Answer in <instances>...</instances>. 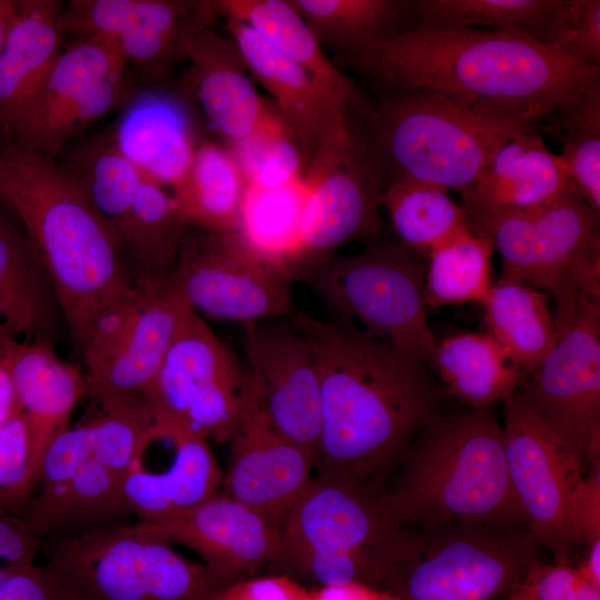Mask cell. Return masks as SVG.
<instances>
[{
  "mask_svg": "<svg viewBox=\"0 0 600 600\" xmlns=\"http://www.w3.org/2000/svg\"><path fill=\"white\" fill-rule=\"evenodd\" d=\"M99 406L98 418L66 429L41 458L36 491L19 513L39 540L57 542L130 514L123 483L152 437L153 417L141 399Z\"/></svg>",
  "mask_w": 600,
  "mask_h": 600,
  "instance_id": "cell-5",
  "label": "cell"
},
{
  "mask_svg": "<svg viewBox=\"0 0 600 600\" xmlns=\"http://www.w3.org/2000/svg\"><path fill=\"white\" fill-rule=\"evenodd\" d=\"M503 447L509 479L527 523L556 562L570 563L566 526L570 492L583 477L517 389L503 400Z\"/></svg>",
  "mask_w": 600,
  "mask_h": 600,
  "instance_id": "cell-18",
  "label": "cell"
},
{
  "mask_svg": "<svg viewBox=\"0 0 600 600\" xmlns=\"http://www.w3.org/2000/svg\"><path fill=\"white\" fill-rule=\"evenodd\" d=\"M450 394L473 409L492 407L519 386L523 372L490 333L446 337L431 360Z\"/></svg>",
  "mask_w": 600,
  "mask_h": 600,
  "instance_id": "cell-33",
  "label": "cell"
},
{
  "mask_svg": "<svg viewBox=\"0 0 600 600\" xmlns=\"http://www.w3.org/2000/svg\"><path fill=\"white\" fill-rule=\"evenodd\" d=\"M339 61L383 89L434 92L529 130L600 81V67L518 30L406 29Z\"/></svg>",
  "mask_w": 600,
  "mask_h": 600,
  "instance_id": "cell-1",
  "label": "cell"
},
{
  "mask_svg": "<svg viewBox=\"0 0 600 600\" xmlns=\"http://www.w3.org/2000/svg\"><path fill=\"white\" fill-rule=\"evenodd\" d=\"M111 132L143 178L170 192L186 176L199 143L182 102L156 91L134 94Z\"/></svg>",
  "mask_w": 600,
  "mask_h": 600,
  "instance_id": "cell-27",
  "label": "cell"
},
{
  "mask_svg": "<svg viewBox=\"0 0 600 600\" xmlns=\"http://www.w3.org/2000/svg\"><path fill=\"white\" fill-rule=\"evenodd\" d=\"M224 22L250 74L273 98L274 110L301 152L304 171L350 137L349 109L338 106L301 66L252 28L236 20Z\"/></svg>",
  "mask_w": 600,
  "mask_h": 600,
  "instance_id": "cell-20",
  "label": "cell"
},
{
  "mask_svg": "<svg viewBox=\"0 0 600 600\" xmlns=\"http://www.w3.org/2000/svg\"><path fill=\"white\" fill-rule=\"evenodd\" d=\"M62 1L22 0L0 56V132L46 79L63 50Z\"/></svg>",
  "mask_w": 600,
  "mask_h": 600,
  "instance_id": "cell-29",
  "label": "cell"
},
{
  "mask_svg": "<svg viewBox=\"0 0 600 600\" xmlns=\"http://www.w3.org/2000/svg\"><path fill=\"white\" fill-rule=\"evenodd\" d=\"M577 189L559 158L534 130L513 132L460 193L470 228L479 233L493 221L531 213Z\"/></svg>",
  "mask_w": 600,
  "mask_h": 600,
  "instance_id": "cell-23",
  "label": "cell"
},
{
  "mask_svg": "<svg viewBox=\"0 0 600 600\" xmlns=\"http://www.w3.org/2000/svg\"><path fill=\"white\" fill-rule=\"evenodd\" d=\"M416 432L400 478L377 494L393 522L419 531L456 523L528 526L492 407L436 410Z\"/></svg>",
  "mask_w": 600,
  "mask_h": 600,
  "instance_id": "cell-4",
  "label": "cell"
},
{
  "mask_svg": "<svg viewBox=\"0 0 600 600\" xmlns=\"http://www.w3.org/2000/svg\"><path fill=\"white\" fill-rule=\"evenodd\" d=\"M478 234L501 256L497 283L551 293L558 332L582 299L600 300L599 213L577 189L538 211L493 221Z\"/></svg>",
  "mask_w": 600,
  "mask_h": 600,
  "instance_id": "cell-10",
  "label": "cell"
},
{
  "mask_svg": "<svg viewBox=\"0 0 600 600\" xmlns=\"http://www.w3.org/2000/svg\"><path fill=\"white\" fill-rule=\"evenodd\" d=\"M191 306L168 281L136 293L96 323L80 361L97 403L143 397Z\"/></svg>",
  "mask_w": 600,
  "mask_h": 600,
  "instance_id": "cell-15",
  "label": "cell"
},
{
  "mask_svg": "<svg viewBox=\"0 0 600 600\" xmlns=\"http://www.w3.org/2000/svg\"><path fill=\"white\" fill-rule=\"evenodd\" d=\"M230 442L226 496L280 527L312 480L313 457L270 423L249 383L242 418Z\"/></svg>",
  "mask_w": 600,
  "mask_h": 600,
  "instance_id": "cell-21",
  "label": "cell"
},
{
  "mask_svg": "<svg viewBox=\"0 0 600 600\" xmlns=\"http://www.w3.org/2000/svg\"><path fill=\"white\" fill-rule=\"evenodd\" d=\"M39 541L18 514L0 508V586L34 566Z\"/></svg>",
  "mask_w": 600,
  "mask_h": 600,
  "instance_id": "cell-48",
  "label": "cell"
},
{
  "mask_svg": "<svg viewBox=\"0 0 600 600\" xmlns=\"http://www.w3.org/2000/svg\"><path fill=\"white\" fill-rule=\"evenodd\" d=\"M577 569L582 580L600 587V539L588 546L587 554Z\"/></svg>",
  "mask_w": 600,
  "mask_h": 600,
  "instance_id": "cell-54",
  "label": "cell"
},
{
  "mask_svg": "<svg viewBox=\"0 0 600 600\" xmlns=\"http://www.w3.org/2000/svg\"><path fill=\"white\" fill-rule=\"evenodd\" d=\"M566 0H412V28L518 30L553 46L564 26ZM406 30V29H404Z\"/></svg>",
  "mask_w": 600,
  "mask_h": 600,
  "instance_id": "cell-32",
  "label": "cell"
},
{
  "mask_svg": "<svg viewBox=\"0 0 600 600\" xmlns=\"http://www.w3.org/2000/svg\"><path fill=\"white\" fill-rule=\"evenodd\" d=\"M303 179L307 184L303 253L294 270L336 254L349 242L369 243L380 239L381 186L353 123L348 140L313 161Z\"/></svg>",
  "mask_w": 600,
  "mask_h": 600,
  "instance_id": "cell-17",
  "label": "cell"
},
{
  "mask_svg": "<svg viewBox=\"0 0 600 600\" xmlns=\"http://www.w3.org/2000/svg\"><path fill=\"white\" fill-rule=\"evenodd\" d=\"M242 372L244 369L191 308L144 399L153 418L180 421L199 389Z\"/></svg>",
  "mask_w": 600,
  "mask_h": 600,
  "instance_id": "cell-28",
  "label": "cell"
},
{
  "mask_svg": "<svg viewBox=\"0 0 600 600\" xmlns=\"http://www.w3.org/2000/svg\"><path fill=\"white\" fill-rule=\"evenodd\" d=\"M68 586L47 564L32 566L0 586V600H70Z\"/></svg>",
  "mask_w": 600,
  "mask_h": 600,
  "instance_id": "cell-51",
  "label": "cell"
},
{
  "mask_svg": "<svg viewBox=\"0 0 600 600\" xmlns=\"http://www.w3.org/2000/svg\"><path fill=\"white\" fill-rule=\"evenodd\" d=\"M219 17L246 23L301 66L340 107L358 98L351 80L328 58L289 0H216Z\"/></svg>",
  "mask_w": 600,
  "mask_h": 600,
  "instance_id": "cell-31",
  "label": "cell"
},
{
  "mask_svg": "<svg viewBox=\"0 0 600 600\" xmlns=\"http://www.w3.org/2000/svg\"><path fill=\"white\" fill-rule=\"evenodd\" d=\"M54 163L119 234L144 178L120 151L111 130L81 142Z\"/></svg>",
  "mask_w": 600,
  "mask_h": 600,
  "instance_id": "cell-37",
  "label": "cell"
},
{
  "mask_svg": "<svg viewBox=\"0 0 600 600\" xmlns=\"http://www.w3.org/2000/svg\"><path fill=\"white\" fill-rule=\"evenodd\" d=\"M279 538L276 564L318 588L384 589L423 543V533L393 522L364 483L321 472L282 519Z\"/></svg>",
  "mask_w": 600,
  "mask_h": 600,
  "instance_id": "cell-6",
  "label": "cell"
},
{
  "mask_svg": "<svg viewBox=\"0 0 600 600\" xmlns=\"http://www.w3.org/2000/svg\"><path fill=\"white\" fill-rule=\"evenodd\" d=\"M580 580L570 563L547 564L537 559L520 587L529 600H571Z\"/></svg>",
  "mask_w": 600,
  "mask_h": 600,
  "instance_id": "cell-49",
  "label": "cell"
},
{
  "mask_svg": "<svg viewBox=\"0 0 600 600\" xmlns=\"http://www.w3.org/2000/svg\"><path fill=\"white\" fill-rule=\"evenodd\" d=\"M228 148L249 186L279 187L303 177L301 152L279 114Z\"/></svg>",
  "mask_w": 600,
  "mask_h": 600,
  "instance_id": "cell-43",
  "label": "cell"
},
{
  "mask_svg": "<svg viewBox=\"0 0 600 600\" xmlns=\"http://www.w3.org/2000/svg\"><path fill=\"white\" fill-rule=\"evenodd\" d=\"M310 600H398L386 589L361 583L320 587L310 591Z\"/></svg>",
  "mask_w": 600,
  "mask_h": 600,
  "instance_id": "cell-52",
  "label": "cell"
},
{
  "mask_svg": "<svg viewBox=\"0 0 600 600\" xmlns=\"http://www.w3.org/2000/svg\"><path fill=\"white\" fill-rule=\"evenodd\" d=\"M548 292L516 283H494L482 303L484 322L523 374L539 367L559 341Z\"/></svg>",
  "mask_w": 600,
  "mask_h": 600,
  "instance_id": "cell-36",
  "label": "cell"
},
{
  "mask_svg": "<svg viewBox=\"0 0 600 600\" xmlns=\"http://www.w3.org/2000/svg\"><path fill=\"white\" fill-rule=\"evenodd\" d=\"M567 533L572 547H588L600 539V466L590 468L572 488L566 510Z\"/></svg>",
  "mask_w": 600,
  "mask_h": 600,
  "instance_id": "cell-47",
  "label": "cell"
},
{
  "mask_svg": "<svg viewBox=\"0 0 600 600\" xmlns=\"http://www.w3.org/2000/svg\"><path fill=\"white\" fill-rule=\"evenodd\" d=\"M364 113L363 126L351 120L381 189L409 180L462 193L513 132L529 130L498 123L424 90L384 89Z\"/></svg>",
  "mask_w": 600,
  "mask_h": 600,
  "instance_id": "cell-7",
  "label": "cell"
},
{
  "mask_svg": "<svg viewBox=\"0 0 600 600\" xmlns=\"http://www.w3.org/2000/svg\"><path fill=\"white\" fill-rule=\"evenodd\" d=\"M379 203L389 213L400 244L424 259L472 231L461 204L450 198L447 189L437 186L392 181L382 187Z\"/></svg>",
  "mask_w": 600,
  "mask_h": 600,
  "instance_id": "cell-38",
  "label": "cell"
},
{
  "mask_svg": "<svg viewBox=\"0 0 600 600\" xmlns=\"http://www.w3.org/2000/svg\"><path fill=\"white\" fill-rule=\"evenodd\" d=\"M319 44L350 57L376 41L403 30L406 1L397 0H289Z\"/></svg>",
  "mask_w": 600,
  "mask_h": 600,
  "instance_id": "cell-39",
  "label": "cell"
},
{
  "mask_svg": "<svg viewBox=\"0 0 600 600\" xmlns=\"http://www.w3.org/2000/svg\"><path fill=\"white\" fill-rule=\"evenodd\" d=\"M48 566L78 600H210L228 586L138 522L53 542Z\"/></svg>",
  "mask_w": 600,
  "mask_h": 600,
  "instance_id": "cell-9",
  "label": "cell"
},
{
  "mask_svg": "<svg viewBox=\"0 0 600 600\" xmlns=\"http://www.w3.org/2000/svg\"><path fill=\"white\" fill-rule=\"evenodd\" d=\"M21 413L13 379L0 350V428Z\"/></svg>",
  "mask_w": 600,
  "mask_h": 600,
  "instance_id": "cell-53",
  "label": "cell"
},
{
  "mask_svg": "<svg viewBox=\"0 0 600 600\" xmlns=\"http://www.w3.org/2000/svg\"><path fill=\"white\" fill-rule=\"evenodd\" d=\"M249 384L270 423L316 460L320 382L309 344L281 318L244 324Z\"/></svg>",
  "mask_w": 600,
  "mask_h": 600,
  "instance_id": "cell-19",
  "label": "cell"
},
{
  "mask_svg": "<svg viewBox=\"0 0 600 600\" xmlns=\"http://www.w3.org/2000/svg\"><path fill=\"white\" fill-rule=\"evenodd\" d=\"M248 187L232 151L227 146L202 141L171 193L187 226L229 232L237 229Z\"/></svg>",
  "mask_w": 600,
  "mask_h": 600,
  "instance_id": "cell-34",
  "label": "cell"
},
{
  "mask_svg": "<svg viewBox=\"0 0 600 600\" xmlns=\"http://www.w3.org/2000/svg\"><path fill=\"white\" fill-rule=\"evenodd\" d=\"M306 199L303 177L279 187L249 186L236 229L257 256L290 276L302 259Z\"/></svg>",
  "mask_w": 600,
  "mask_h": 600,
  "instance_id": "cell-35",
  "label": "cell"
},
{
  "mask_svg": "<svg viewBox=\"0 0 600 600\" xmlns=\"http://www.w3.org/2000/svg\"><path fill=\"white\" fill-rule=\"evenodd\" d=\"M0 154V200L37 249L81 359L98 320L137 291L122 262L119 234L54 161L6 138Z\"/></svg>",
  "mask_w": 600,
  "mask_h": 600,
  "instance_id": "cell-3",
  "label": "cell"
},
{
  "mask_svg": "<svg viewBox=\"0 0 600 600\" xmlns=\"http://www.w3.org/2000/svg\"><path fill=\"white\" fill-rule=\"evenodd\" d=\"M554 48L584 66H600L599 0H566L564 26Z\"/></svg>",
  "mask_w": 600,
  "mask_h": 600,
  "instance_id": "cell-46",
  "label": "cell"
},
{
  "mask_svg": "<svg viewBox=\"0 0 600 600\" xmlns=\"http://www.w3.org/2000/svg\"><path fill=\"white\" fill-rule=\"evenodd\" d=\"M218 17L216 0H71L62 8L60 28L157 77L186 59L191 36Z\"/></svg>",
  "mask_w": 600,
  "mask_h": 600,
  "instance_id": "cell-16",
  "label": "cell"
},
{
  "mask_svg": "<svg viewBox=\"0 0 600 600\" xmlns=\"http://www.w3.org/2000/svg\"><path fill=\"white\" fill-rule=\"evenodd\" d=\"M571 600H600V587L581 579Z\"/></svg>",
  "mask_w": 600,
  "mask_h": 600,
  "instance_id": "cell-56",
  "label": "cell"
},
{
  "mask_svg": "<svg viewBox=\"0 0 600 600\" xmlns=\"http://www.w3.org/2000/svg\"><path fill=\"white\" fill-rule=\"evenodd\" d=\"M0 157H1V154H0Z\"/></svg>",
  "mask_w": 600,
  "mask_h": 600,
  "instance_id": "cell-59",
  "label": "cell"
},
{
  "mask_svg": "<svg viewBox=\"0 0 600 600\" xmlns=\"http://www.w3.org/2000/svg\"><path fill=\"white\" fill-rule=\"evenodd\" d=\"M520 586L513 589L506 600H529Z\"/></svg>",
  "mask_w": 600,
  "mask_h": 600,
  "instance_id": "cell-57",
  "label": "cell"
},
{
  "mask_svg": "<svg viewBox=\"0 0 600 600\" xmlns=\"http://www.w3.org/2000/svg\"><path fill=\"white\" fill-rule=\"evenodd\" d=\"M199 313L243 324L288 317L291 276L257 256L238 232L188 226L168 280Z\"/></svg>",
  "mask_w": 600,
  "mask_h": 600,
  "instance_id": "cell-14",
  "label": "cell"
},
{
  "mask_svg": "<svg viewBox=\"0 0 600 600\" xmlns=\"http://www.w3.org/2000/svg\"><path fill=\"white\" fill-rule=\"evenodd\" d=\"M169 543L196 551L227 584L251 577L279 557V527L228 496H216L174 518L141 522Z\"/></svg>",
  "mask_w": 600,
  "mask_h": 600,
  "instance_id": "cell-22",
  "label": "cell"
},
{
  "mask_svg": "<svg viewBox=\"0 0 600 600\" xmlns=\"http://www.w3.org/2000/svg\"><path fill=\"white\" fill-rule=\"evenodd\" d=\"M20 1L0 0V56L19 16Z\"/></svg>",
  "mask_w": 600,
  "mask_h": 600,
  "instance_id": "cell-55",
  "label": "cell"
},
{
  "mask_svg": "<svg viewBox=\"0 0 600 600\" xmlns=\"http://www.w3.org/2000/svg\"><path fill=\"white\" fill-rule=\"evenodd\" d=\"M423 543L389 577L398 600H499L519 587L537 560L526 524L456 523L422 530Z\"/></svg>",
  "mask_w": 600,
  "mask_h": 600,
  "instance_id": "cell-11",
  "label": "cell"
},
{
  "mask_svg": "<svg viewBox=\"0 0 600 600\" xmlns=\"http://www.w3.org/2000/svg\"><path fill=\"white\" fill-rule=\"evenodd\" d=\"M248 383V373L244 371L202 387L178 422L207 440L230 441L242 418Z\"/></svg>",
  "mask_w": 600,
  "mask_h": 600,
  "instance_id": "cell-44",
  "label": "cell"
},
{
  "mask_svg": "<svg viewBox=\"0 0 600 600\" xmlns=\"http://www.w3.org/2000/svg\"><path fill=\"white\" fill-rule=\"evenodd\" d=\"M72 593V592H71ZM70 600H78L73 594Z\"/></svg>",
  "mask_w": 600,
  "mask_h": 600,
  "instance_id": "cell-58",
  "label": "cell"
},
{
  "mask_svg": "<svg viewBox=\"0 0 600 600\" xmlns=\"http://www.w3.org/2000/svg\"><path fill=\"white\" fill-rule=\"evenodd\" d=\"M492 241L470 231L428 257L424 279L427 308L467 302L483 303L491 281Z\"/></svg>",
  "mask_w": 600,
  "mask_h": 600,
  "instance_id": "cell-41",
  "label": "cell"
},
{
  "mask_svg": "<svg viewBox=\"0 0 600 600\" xmlns=\"http://www.w3.org/2000/svg\"><path fill=\"white\" fill-rule=\"evenodd\" d=\"M193 94L211 128L231 147L278 113L264 103L231 38L213 26L198 29L186 50Z\"/></svg>",
  "mask_w": 600,
  "mask_h": 600,
  "instance_id": "cell-24",
  "label": "cell"
},
{
  "mask_svg": "<svg viewBox=\"0 0 600 600\" xmlns=\"http://www.w3.org/2000/svg\"><path fill=\"white\" fill-rule=\"evenodd\" d=\"M187 227L172 193L144 179L119 228L122 262L136 289L168 282Z\"/></svg>",
  "mask_w": 600,
  "mask_h": 600,
  "instance_id": "cell-30",
  "label": "cell"
},
{
  "mask_svg": "<svg viewBox=\"0 0 600 600\" xmlns=\"http://www.w3.org/2000/svg\"><path fill=\"white\" fill-rule=\"evenodd\" d=\"M313 354L320 382L319 472L366 484L437 410L428 364L344 322L288 316Z\"/></svg>",
  "mask_w": 600,
  "mask_h": 600,
  "instance_id": "cell-2",
  "label": "cell"
},
{
  "mask_svg": "<svg viewBox=\"0 0 600 600\" xmlns=\"http://www.w3.org/2000/svg\"><path fill=\"white\" fill-rule=\"evenodd\" d=\"M11 372L38 464L51 441L68 429L73 409L87 394L83 370L61 359L54 346L10 340L0 347Z\"/></svg>",
  "mask_w": 600,
  "mask_h": 600,
  "instance_id": "cell-26",
  "label": "cell"
},
{
  "mask_svg": "<svg viewBox=\"0 0 600 600\" xmlns=\"http://www.w3.org/2000/svg\"><path fill=\"white\" fill-rule=\"evenodd\" d=\"M426 272L427 259L379 239L359 253L303 264L292 280L318 294L341 322L356 319L363 331L430 364L437 341L427 320Z\"/></svg>",
  "mask_w": 600,
  "mask_h": 600,
  "instance_id": "cell-8",
  "label": "cell"
},
{
  "mask_svg": "<svg viewBox=\"0 0 600 600\" xmlns=\"http://www.w3.org/2000/svg\"><path fill=\"white\" fill-rule=\"evenodd\" d=\"M66 323L50 276L27 231L0 200V347L56 344Z\"/></svg>",
  "mask_w": 600,
  "mask_h": 600,
  "instance_id": "cell-25",
  "label": "cell"
},
{
  "mask_svg": "<svg viewBox=\"0 0 600 600\" xmlns=\"http://www.w3.org/2000/svg\"><path fill=\"white\" fill-rule=\"evenodd\" d=\"M517 391L580 473L600 466V300L580 301L572 321Z\"/></svg>",
  "mask_w": 600,
  "mask_h": 600,
  "instance_id": "cell-12",
  "label": "cell"
},
{
  "mask_svg": "<svg viewBox=\"0 0 600 600\" xmlns=\"http://www.w3.org/2000/svg\"><path fill=\"white\" fill-rule=\"evenodd\" d=\"M534 131L559 141L557 156L567 176L600 213V81L551 112Z\"/></svg>",
  "mask_w": 600,
  "mask_h": 600,
  "instance_id": "cell-40",
  "label": "cell"
},
{
  "mask_svg": "<svg viewBox=\"0 0 600 600\" xmlns=\"http://www.w3.org/2000/svg\"><path fill=\"white\" fill-rule=\"evenodd\" d=\"M38 464L22 413L0 428V508L19 514L33 496Z\"/></svg>",
  "mask_w": 600,
  "mask_h": 600,
  "instance_id": "cell-45",
  "label": "cell"
},
{
  "mask_svg": "<svg viewBox=\"0 0 600 600\" xmlns=\"http://www.w3.org/2000/svg\"><path fill=\"white\" fill-rule=\"evenodd\" d=\"M154 421L170 438L173 458L164 473L144 471L168 502L171 519L218 496L221 474L204 437L178 421Z\"/></svg>",
  "mask_w": 600,
  "mask_h": 600,
  "instance_id": "cell-42",
  "label": "cell"
},
{
  "mask_svg": "<svg viewBox=\"0 0 600 600\" xmlns=\"http://www.w3.org/2000/svg\"><path fill=\"white\" fill-rule=\"evenodd\" d=\"M133 96L128 64L114 50L72 39L1 133L56 161L83 129Z\"/></svg>",
  "mask_w": 600,
  "mask_h": 600,
  "instance_id": "cell-13",
  "label": "cell"
},
{
  "mask_svg": "<svg viewBox=\"0 0 600 600\" xmlns=\"http://www.w3.org/2000/svg\"><path fill=\"white\" fill-rule=\"evenodd\" d=\"M210 600H310V591L287 574L249 577L226 586Z\"/></svg>",
  "mask_w": 600,
  "mask_h": 600,
  "instance_id": "cell-50",
  "label": "cell"
}]
</instances>
